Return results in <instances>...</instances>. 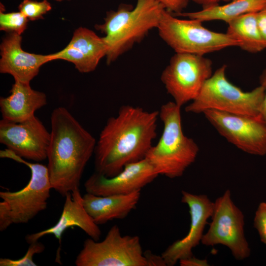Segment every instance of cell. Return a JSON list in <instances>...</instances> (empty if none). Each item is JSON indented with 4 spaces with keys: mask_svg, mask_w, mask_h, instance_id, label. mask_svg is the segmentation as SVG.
I'll return each mask as SVG.
<instances>
[{
    "mask_svg": "<svg viewBox=\"0 0 266 266\" xmlns=\"http://www.w3.org/2000/svg\"><path fill=\"white\" fill-rule=\"evenodd\" d=\"M197 19L177 18L165 10L157 27L161 38L175 53L204 56L232 46L237 41L226 33L211 31Z\"/></svg>",
    "mask_w": 266,
    "mask_h": 266,
    "instance_id": "cell-6",
    "label": "cell"
},
{
    "mask_svg": "<svg viewBox=\"0 0 266 266\" xmlns=\"http://www.w3.org/2000/svg\"><path fill=\"white\" fill-rule=\"evenodd\" d=\"M165 10L157 0H137L135 7L128 11L118 36L108 47L107 65L140 41L150 30L157 28Z\"/></svg>",
    "mask_w": 266,
    "mask_h": 266,
    "instance_id": "cell-12",
    "label": "cell"
},
{
    "mask_svg": "<svg viewBox=\"0 0 266 266\" xmlns=\"http://www.w3.org/2000/svg\"><path fill=\"white\" fill-rule=\"evenodd\" d=\"M164 6L165 9L173 14L182 12L186 7L189 0H157Z\"/></svg>",
    "mask_w": 266,
    "mask_h": 266,
    "instance_id": "cell-26",
    "label": "cell"
},
{
    "mask_svg": "<svg viewBox=\"0 0 266 266\" xmlns=\"http://www.w3.org/2000/svg\"><path fill=\"white\" fill-rule=\"evenodd\" d=\"M227 65L217 69L206 81L198 96L185 108L187 113L200 114L207 110L260 116L264 89L260 85L244 92L227 78Z\"/></svg>",
    "mask_w": 266,
    "mask_h": 266,
    "instance_id": "cell-5",
    "label": "cell"
},
{
    "mask_svg": "<svg viewBox=\"0 0 266 266\" xmlns=\"http://www.w3.org/2000/svg\"><path fill=\"white\" fill-rule=\"evenodd\" d=\"M3 5H0V30L19 35L26 30L29 20L21 12H3Z\"/></svg>",
    "mask_w": 266,
    "mask_h": 266,
    "instance_id": "cell-22",
    "label": "cell"
},
{
    "mask_svg": "<svg viewBox=\"0 0 266 266\" xmlns=\"http://www.w3.org/2000/svg\"><path fill=\"white\" fill-rule=\"evenodd\" d=\"M254 227L261 241L266 245V202H261L258 205L254 218Z\"/></svg>",
    "mask_w": 266,
    "mask_h": 266,
    "instance_id": "cell-25",
    "label": "cell"
},
{
    "mask_svg": "<svg viewBox=\"0 0 266 266\" xmlns=\"http://www.w3.org/2000/svg\"><path fill=\"white\" fill-rule=\"evenodd\" d=\"M159 111L122 106L101 131L94 151L95 171L112 177L145 158L157 136Z\"/></svg>",
    "mask_w": 266,
    "mask_h": 266,
    "instance_id": "cell-1",
    "label": "cell"
},
{
    "mask_svg": "<svg viewBox=\"0 0 266 266\" xmlns=\"http://www.w3.org/2000/svg\"><path fill=\"white\" fill-rule=\"evenodd\" d=\"M144 255L147 263V266H166L162 255H156L149 250L144 252Z\"/></svg>",
    "mask_w": 266,
    "mask_h": 266,
    "instance_id": "cell-28",
    "label": "cell"
},
{
    "mask_svg": "<svg viewBox=\"0 0 266 266\" xmlns=\"http://www.w3.org/2000/svg\"><path fill=\"white\" fill-rule=\"evenodd\" d=\"M195 3L201 5L202 9L207 8L219 5L221 1L230 2L233 0H192Z\"/></svg>",
    "mask_w": 266,
    "mask_h": 266,
    "instance_id": "cell-31",
    "label": "cell"
},
{
    "mask_svg": "<svg viewBox=\"0 0 266 266\" xmlns=\"http://www.w3.org/2000/svg\"><path fill=\"white\" fill-rule=\"evenodd\" d=\"M18 9L29 20L34 21L43 18V15L51 10L52 6L47 0H23Z\"/></svg>",
    "mask_w": 266,
    "mask_h": 266,
    "instance_id": "cell-23",
    "label": "cell"
},
{
    "mask_svg": "<svg viewBox=\"0 0 266 266\" xmlns=\"http://www.w3.org/2000/svg\"><path fill=\"white\" fill-rule=\"evenodd\" d=\"M107 46L103 37L84 27L76 29L69 43L61 51L51 54L53 61L63 60L73 63L81 73L94 71L106 57Z\"/></svg>",
    "mask_w": 266,
    "mask_h": 266,
    "instance_id": "cell-16",
    "label": "cell"
},
{
    "mask_svg": "<svg viewBox=\"0 0 266 266\" xmlns=\"http://www.w3.org/2000/svg\"><path fill=\"white\" fill-rule=\"evenodd\" d=\"M45 250V246L41 242L38 241L30 244V246L26 254L23 257L18 260H12L9 258H1L0 266H36L33 262V256L42 253Z\"/></svg>",
    "mask_w": 266,
    "mask_h": 266,
    "instance_id": "cell-24",
    "label": "cell"
},
{
    "mask_svg": "<svg viewBox=\"0 0 266 266\" xmlns=\"http://www.w3.org/2000/svg\"><path fill=\"white\" fill-rule=\"evenodd\" d=\"M76 266H147L139 237L123 235L115 225L101 241L91 238L84 241L76 256Z\"/></svg>",
    "mask_w": 266,
    "mask_h": 266,
    "instance_id": "cell-7",
    "label": "cell"
},
{
    "mask_svg": "<svg viewBox=\"0 0 266 266\" xmlns=\"http://www.w3.org/2000/svg\"><path fill=\"white\" fill-rule=\"evenodd\" d=\"M51 126L47 157L48 174L52 189L65 197L79 189L97 141L64 107L53 110Z\"/></svg>",
    "mask_w": 266,
    "mask_h": 266,
    "instance_id": "cell-2",
    "label": "cell"
},
{
    "mask_svg": "<svg viewBox=\"0 0 266 266\" xmlns=\"http://www.w3.org/2000/svg\"><path fill=\"white\" fill-rule=\"evenodd\" d=\"M50 140V132L35 115L19 123L0 121V142L24 159H47Z\"/></svg>",
    "mask_w": 266,
    "mask_h": 266,
    "instance_id": "cell-11",
    "label": "cell"
},
{
    "mask_svg": "<svg viewBox=\"0 0 266 266\" xmlns=\"http://www.w3.org/2000/svg\"><path fill=\"white\" fill-rule=\"evenodd\" d=\"M259 82L260 85L263 87L265 92L260 113V117L266 123V68L263 70L260 75Z\"/></svg>",
    "mask_w": 266,
    "mask_h": 266,
    "instance_id": "cell-27",
    "label": "cell"
},
{
    "mask_svg": "<svg viewBox=\"0 0 266 266\" xmlns=\"http://www.w3.org/2000/svg\"><path fill=\"white\" fill-rule=\"evenodd\" d=\"M10 94L0 99L2 119L15 123L23 122L47 104L46 94L32 88L30 83L14 80Z\"/></svg>",
    "mask_w": 266,
    "mask_h": 266,
    "instance_id": "cell-18",
    "label": "cell"
},
{
    "mask_svg": "<svg viewBox=\"0 0 266 266\" xmlns=\"http://www.w3.org/2000/svg\"><path fill=\"white\" fill-rule=\"evenodd\" d=\"M181 201L189 208L190 229L185 237L173 242L162 253L168 266H174L180 260L193 256L192 250L201 242L207 220L213 213L214 202L205 195L182 191Z\"/></svg>",
    "mask_w": 266,
    "mask_h": 266,
    "instance_id": "cell-13",
    "label": "cell"
},
{
    "mask_svg": "<svg viewBox=\"0 0 266 266\" xmlns=\"http://www.w3.org/2000/svg\"><path fill=\"white\" fill-rule=\"evenodd\" d=\"M266 6V0H233L228 3L217 5L191 12L173 14L175 16L197 19L201 22L220 20L227 24L241 15L257 13Z\"/></svg>",
    "mask_w": 266,
    "mask_h": 266,
    "instance_id": "cell-20",
    "label": "cell"
},
{
    "mask_svg": "<svg viewBox=\"0 0 266 266\" xmlns=\"http://www.w3.org/2000/svg\"><path fill=\"white\" fill-rule=\"evenodd\" d=\"M22 37L8 33L2 38L0 45V72L11 75L14 80L30 82L38 73L40 67L52 61L51 54L29 53L23 50Z\"/></svg>",
    "mask_w": 266,
    "mask_h": 266,
    "instance_id": "cell-15",
    "label": "cell"
},
{
    "mask_svg": "<svg viewBox=\"0 0 266 266\" xmlns=\"http://www.w3.org/2000/svg\"><path fill=\"white\" fill-rule=\"evenodd\" d=\"M257 20L260 33L266 44V6L257 13Z\"/></svg>",
    "mask_w": 266,
    "mask_h": 266,
    "instance_id": "cell-29",
    "label": "cell"
},
{
    "mask_svg": "<svg viewBox=\"0 0 266 266\" xmlns=\"http://www.w3.org/2000/svg\"><path fill=\"white\" fill-rule=\"evenodd\" d=\"M0 157L25 164L31 172L30 180L22 189L0 192V231L3 232L12 224L28 223L45 210L52 188L47 166L27 162L7 148L0 150Z\"/></svg>",
    "mask_w": 266,
    "mask_h": 266,
    "instance_id": "cell-4",
    "label": "cell"
},
{
    "mask_svg": "<svg viewBox=\"0 0 266 266\" xmlns=\"http://www.w3.org/2000/svg\"><path fill=\"white\" fill-rule=\"evenodd\" d=\"M181 107L173 101L161 106L159 117L163 124V132L145 158L159 175L171 179L181 177L199 151L196 142L184 134Z\"/></svg>",
    "mask_w": 266,
    "mask_h": 266,
    "instance_id": "cell-3",
    "label": "cell"
},
{
    "mask_svg": "<svg viewBox=\"0 0 266 266\" xmlns=\"http://www.w3.org/2000/svg\"><path fill=\"white\" fill-rule=\"evenodd\" d=\"M202 114L221 136L239 149L253 155H266V123L260 116L211 109Z\"/></svg>",
    "mask_w": 266,
    "mask_h": 266,
    "instance_id": "cell-10",
    "label": "cell"
},
{
    "mask_svg": "<svg viewBox=\"0 0 266 266\" xmlns=\"http://www.w3.org/2000/svg\"><path fill=\"white\" fill-rule=\"evenodd\" d=\"M65 201L61 215L53 226L40 232L28 234L25 236L26 242L30 244L38 241L47 234H53L61 242L64 232L72 227H78L90 238L98 241L101 232L86 211L83 198L79 189L67 193L65 196Z\"/></svg>",
    "mask_w": 266,
    "mask_h": 266,
    "instance_id": "cell-17",
    "label": "cell"
},
{
    "mask_svg": "<svg viewBox=\"0 0 266 266\" xmlns=\"http://www.w3.org/2000/svg\"><path fill=\"white\" fill-rule=\"evenodd\" d=\"M181 266H208L209 264L206 260H201L192 256L189 258L179 261Z\"/></svg>",
    "mask_w": 266,
    "mask_h": 266,
    "instance_id": "cell-30",
    "label": "cell"
},
{
    "mask_svg": "<svg viewBox=\"0 0 266 266\" xmlns=\"http://www.w3.org/2000/svg\"><path fill=\"white\" fill-rule=\"evenodd\" d=\"M158 176L152 165L144 159L127 165L112 177L95 171L84 186L86 193L97 196L126 195L141 191Z\"/></svg>",
    "mask_w": 266,
    "mask_h": 266,
    "instance_id": "cell-14",
    "label": "cell"
},
{
    "mask_svg": "<svg viewBox=\"0 0 266 266\" xmlns=\"http://www.w3.org/2000/svg\"><path fill=\"white\" fill-rule=\"evenodd\" d=\"M209 228L201 243L206 246L221 244L227 247L237 260H243L250 255V248L244 234V216L227 190L214 202Z\"/></svg>",
    "mask_w": 266,
    "mask_h": 266,
    "instance_id": "cell-9",
    "label": "cell"
},
{
    "mask_svg": "<svg viewBox=\"0 0 266 266\" xmlns=\"http://www.w3.org/2000/svg\"><path fill=\"white\" fill-rule=\"evenodd\" d=\"M54 0L58 1H61V0Z\"/></svg>",
    "mask_w": 266,
    "mask_h": 266,
    "instance_id": "cell-32",
    "label": "cell"
},
{
    "mask_svg": "<svg viewBox=\"0 0 266 266\" xmlns=\"http://www.w3.org/2000/svg\"><path fill=\"white\" fill-rule=\"evenodd\" d=\"M62 0H61V1H62Z\"/></svg>",
    "mask_w": 266,
    "mask_h": 266,
    "instance_id": "cell-33",
    "label": "cell"
},
{
    "mask_svg": "<svg viewBox=\"0 0 266 266\" xmlns=\"http://www.w3.org/2000/svg\"><path fill=\"white\" fill-rule=\"evenodd\" d=\"M226 33L237 41L238 47L250 53H258L266 48L260 33L257 13L243 14L230 21Z\"/></svg>",
    "mask_w": 266,
    "mask_h": 266,
    "instance_id": "cell-21",
    "label": "cell"
},
{
    "mask_svg": "<svg viewBox=\"0 0 266 266\" xmlns=\"http://www.w3.org/2000/svg\"><path fill=\"white\" fill-rule=\"evenodd\" d=\"M141 191L126 195L97 196L86 193L83 196L84 206L98 225L114 219H124L138 203Z\"/></svg>",
    "mask_w": 266,
    "mask_h": 266,
    "instance_id": "cell-19",
    "label": "cell"
},
{
    "mask_svg": "<svg viewBox=\"0 0 266 266\" xmlns=\"http://www.w3.org/2000/svg\"><path fill=\"white\" fill-rule=\"evenodd\" d=\"M212 74V62L204 56L175 53L161 79L173 101L182 107L195 99Z\"/></svg>",
    "mask_w": 266,
    "mask_h": 266,
    "instance_id": "cell-8",
    "label": "cell"
}]
</instances>
